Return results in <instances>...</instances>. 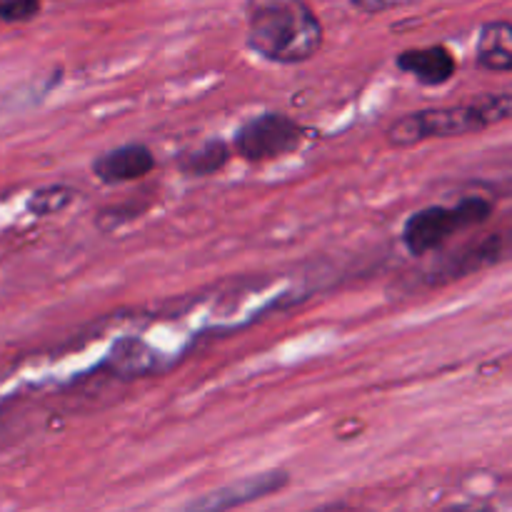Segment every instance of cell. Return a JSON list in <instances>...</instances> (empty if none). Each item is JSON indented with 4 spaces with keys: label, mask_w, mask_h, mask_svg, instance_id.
<instances>
[{
    "label": "cell",
    "mask_w": 512,
    "mask_h": 512,
    "mask_svg": "<svg viewBox=\"0 0 512 512\" xmlns=\"http://www.w3.org/2000/svg\"><path fill=\"white\" fill-rule=\"evenodd\" d=\"M248 48L270 63H305L323 48V25L303 0H273L250 15Z\"/></svg>",
    "instance_id": "obj_1"
},
{
    "label": "cell",
    "mask_w": 512,
    "mask_h": 512,
    "mask_svg": "<svg viewBox=\"0 0 512 512\" xmlns=\"http://www.w3.org/2000/svg\"><path fill=\"white\" fill-rule=\"evenodd\" d=\"M493 215V203L480 195H470L460 203L450 205H430L410 215L403 225V245L410 255H428L443 248L453 235L463 230H473L478 225L488 223Z\"/></svg>",
    "instance_id": "obj_2"
},
{
    "label": "cell",
    "mask_w": 512,
    "mask_h": 512,
    "mask_svg": "<svg viewBox=\"0 0 512 512\" xmlns=\"http://www.w3.org/2000/svg\"><path fill=\"white\" fill-rule=\"evenodd\" d=\"M485 128L490 125L475 100V103L418 110V113L405 115L390 125L388 140L395 148H410V145L425 143V140L460 138V135H473Z\"/></svg>",
    "instance_id": "obj_3"
},
{
    "label": "cell",
    "mask_w": 512,
    "mask_h": 512,
    "mask_svg": "<svg viewBox=\"0 0 512 512\" xmlns=\"http://www.w3.org/2000/svg\"><path fill=\"white\" fill-rule=\"evenodd\" d=\"M303 140L305 128L295 123L290 115L263 113L240 125L233 138V150L235 155L250 160V163H265V160L295 153L303 145Z\"/></svg>",
    "instance_id": "obj_4"
},
{
    "label": "cell",
    "mask_w": 512,
    "mask_h": 512,
    "mask_svg": "<svg viewBox=\"0 0 512 512\" xmlns=\"http://www.w3.org/2000/svg\"><path fill=\"white\" fill-rule=\"evenodd\" d=\"M288 483H290L288 473H283V470H268V473L253 475V478H243L233 485H225V488L195 500L190 508L193 510L243 508V505L255 503V500H263V498H270V495L280 493Z\"/></svg>",
    "instance_id": "obj_5"
},
{
    "label": "cell",
    "mask_w": 512,
    "mask_h": 512,
    "mask_svg": "<svg viewBox=\"0 0 512 512\" xmlns=\"http://www.w3.org/2000/svg\"><path fill=\"white\" fill-rule=\"evenodd\" d=\"M508 255H512V233L490 235V238L480 240V243L470 245L468 250H463L458 258L445 260L443 265L430 270L428 283L430 285L450 283V280L460 278V275H470L475 273V270L500 263V260H505Z\"/></svg>",
    "instance_id": "obj_6"
},
{
    "label": "cell",
    "mask_w": 512,
    "mask_h": 512,
    "mask_svg": "<svg viewBox=\"0 0 512 512\" xmlns=\"http://www.w3.org/2000/svg\"><path fill=\"white\" fill-rule=\"evenodd\" d=\"M155 155L148 145L128 143L95 158L93 175L105 185H123L153 173Z\"/></svg>",
    "instance_id": "obj_7"
},
{
    "label": "cell",
    "mask_w": 512,
    "mask_h": 512,
    "mask_svg": "<svg viewBox=\"0 0 512 512\" xmlns=\"http://www.w3.org/2000/svg\"><path fill=\"white\" fill-rule=\"evenodd\" d=\"M403 73L413 75L418 83L438 88V85L450 83L458 73V60L445 45H430V48H410L395 58Z\"/></svg>",
    "instance_id": "obj_8"
},
{
    "label": "cell",
    "mask_w": 512,
    "mask_h": 512,
    "mask_svg": "<svg viewBox=\"0 0 512 512\" xmlns=\"http://www.w3.org/2000/svg\"><path fill=\"white\" fill-rule=\"evenodd\" d=\"M478 65L490 73H512V23L495 20L478 35Z\"/></svg>",
    "instance_id": "obj_9"
},
{
    "label": "cell",
    "mask_w": 512,
    "mask_h": 512,
    "mask_svg": "<svg viewBox=\"0 0 512 512\" xmlns=\"http://www.w3.org/2000/svg\"><path fill=\"white\" fill-rule=\"evenodd\" d=\"M233 158V148L225 140H208L193 150H185L178 160V168L183 175L193 178H208V175L220 173Z\"/></svg>",
    "instance_id": "obj_10"
},
{
    "label": "cell",
    "mask_w": 512,
    "mask_h": 512,
    "mask_svg": "<svg viewBox=\"0 0 512 512\" xmlns=\"http://www.w3.org/2000/svg\"><path fill=\"white\" fill-rule=\"evenodd\" d=\"M155 360L158 355L153 353V348L135 338L118 340L108 353V365L118 375H145L155 368Z\"/></svg>",
    "instance_id": "obj_11"
},
{
    "label": "cell",
    "mask_w": 512,
    "mask_h": 512,
    "mask_svg": "<svg viewBox=\"0 0 512 512\" xmlns=\"http://www.w3.org/2000/svg\"><path fill=\"white\" fill-rule=\"evenodd\" d=\"M75 190L68 185H48V188H40L30 195L28 200V213L38 215V218H48V215L60 213V210L68 208L75 200Z\"/></svg>",
    "instance_id": "obj_12"
},
{
    "label": "cell",
    "mask_w": 512,
    "mask_h": 512,
    "mask_svg": "<svg viewBox=\"0 0 512 512\" xmlns=\"http://www.w3.org/2000/svg\"><path fill=\"white\" fill-rule=\"evenodd\" d=\"M480 110H483L488 125L503 123V120H512V85L510 88L500 90L495 95H485L478 100Z\"/></svg>",
    "instance_id": "obj_13"
},
{
    "label": "cell",
    "mask_w": 512,
    "mask_h": 512,
    "mask_svg": "<svg viewBox=\"0 0 512 512\" xmlns=\"http://www.w3.org/2000/svg\"><path fill=\"white\" fill-rule=\"evenodd\" d=\"M40 10V0H0V18L8 23H25L35 18Z\"/></svg>",
    "instance_id": "obj_14"
},
{
    "label": "cell",
    "mask_w": 512,
    "mask_h": 512,
    "mask_svg": "<svg viewBox=\"0 0 512 512\" xmlns=\"http://www.w3.org/2000/svg\"><path fill=\"white\" fill-rule=\"evenodd\" d=\"M413 3H420V0H353L355 8L360 10V13H385V10L390 8H403V5H413Z\"/></svg>",
    "instance_id": "obj_15"
}]
</instances>
